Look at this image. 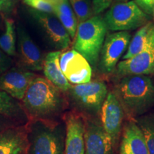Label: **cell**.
I'll use <instances>...</instances> for the list:
<instances>
[{
    "mask_svg": "<svg viewBox=\"0 0 154 154\" xmlns=\"http://www.w3.org/2000/svg\"><path fill=\"white\" fill-rule=\"evenodd\" d=\"M114 93L125 112L132 118L143 116L154 106V84L148 75L119 78Z\"/></svg>",
    "mask_w": 154,
    "mask_h": 154,
    "instance_id": "7a4b0ae2",
    "label": "cell"
},
{
    "mask_svg": "<svg viewBox=\"0 0 154 154\" xmlns=\"http://www.w3.org/2000/svg\"><path fill=\"white\" fill-rule=\"evenodd\" d=\"M99 115L101 126L111 138L113 149L116 150L118 148L122 132L124 110L114 92L110 91L108 93Z\"/></svg>",
    "mask_w": 154,
    "mask_h": 154,
    "instance_id": "ba28073f",
    "label": "cell"
},
{
    "mask_svg": "<svg viewBox=\"0 0 154 154\" xmlns=\"http://www.w3.org/2000/svg\"><path fill=\"white\" fill-rule=\"evenodd\" d=\"M27 131L28 154H64L65 126L54 120H34Z\"/></svg>",
    "mask_w": 154,
    "mask_h": 154,
    "instance_id": "3957f363",
    "label": "cell"
},
{
    "mask_svg": "<svg viewBox=\"0 0 154 154\" xmlns=\"http://www.w3.org/2000/svg\"><path fill=\"white\" fill-rule=\"evenodd\" d=\"M130 0H112V3H123L129 2Z\"/></svg>",
    "mask_w": 154,
    "mask_h": 154,
    "instance_id": "4dcf8cb0",
    "label": "cell"
},
{
    "mask_svg": "<svg viewBox=\"0 0 154 154\" xmlns=\"http://www.w3.org/2000/svg\"><path fill=\"white\" fill-rule=\"evenodd\" d=\"M116 73L119 78L128 75L154 74V34L141 52L119 62Z\"/></svg>",
    "mask_w": 154,
    "mask_h": 154,
    "instance_id": "30bf717a",
    "label": "cell"
},
{
    "mask_svg": "<svg viewBox=\"0 0 154 154\" xmlns=\"http://www.w3.org/2000/svg\"><path fill=\"white\" fill-rule=\"evenodd\" d=\"M12 123L10 119L0 113V133L12 127Z\"/></svg>",
    "mask_w": 154,
    "mask_h": 154,
    "instance_id": "f546056e",
    "label": "cell"
},
{
    "mask_svg": "<svg viewBox=\"0 0 154 154\" xmlns=\"http://www.w3.org/2000/svg\"><path fill=\"white\" fill-rule=\"evenodd\" d=\"M0 113L11 120L21 122H24L27 117L24 108L17 100L2 91H0Z\"/></svg>",
    "mask_w": 154,
    "mask_h": 154,
    "instance_id": "44dd1931",
    "label": "cell"
},
{
    "mask_svg": "<svg viewBox=\"0 0 154 154\" xmlns=\"http://www.w3.org/2000/svg\"><path fill=\"white\" fill-rule=\"evenodd\" d=\"M154 34V24L149 22L140 27L131 39L125 54L123 56V60L129 59L141 52L146 47L152 36Z\"/></svg>",
    "mask_w": 154,
    "mask_h": 154,
    "instance_id": "ffe728a7",
    "label": "cell"
},
{
    "mask_svg": "<svg viewBox=\"0 0 154 154\" xmlns=\"http://www.w3.org/2000/svg\"><path fill=\"white\" fill-rule=\"evenodd\" d=\"M60 51H52L46 56L44 60L43 71L45 78L62 92L68 91L71 84L63 75L59 65Z\"/></svg>",
    "mask_w": 154,
    "mask_h": 154,
    "instance_id": "ac0fdd59",
    "label": "cell"
},
{
    "mask_svg": "<svg viewBox=\"0 0 154 154\" xmlns=\"http://www.w3.org/2000/svg\"><path fill=\"white\" fill-rule=\"evenodd\" d=\"M68 91L79 109L90 116L99 115L109 93L106 84L101 81L71 86Z\"/></svg>",
    "mask_w": 154,
    "mask_h": 154,
    "instance_id": "8992f818",
    "label": "cell"
},
{
    "mask_svg": "<svg viewBox=\"0 0 154 154\" xmlns=\"http://www.w3.org/2000/svg\"><path fill=\"white\" fill-rule=\"evenodd\" d=\"M12 64V60L9 56L0 49V76L8 71Z\"/></svg>",
    "mask_w": 154,
    "mask_h": 154,
    "instance_id": "4316f807",
    "label": "cell"
},
{
    "mask_svg": "<svg viewBox=\"0 0 154 154\" xmlns=\"http://www.w3.org/2000/svg\"><path fill=\"white\" fill-rule=\"evenodd\" d=\"M26 116L34 120H53L62 112L66 102L62 91L47 78L36 76L22 99Z\"/></svg>",
    "mask_w": 154,
    "mask_h": 154,
    "instance_id": "6da1fadb",
    "label": "cell"
},
{
    "mask_svg": "<svg viewBox=\"0 0 154 154\" xmlns=\"http://www.w3.org/2000/svg\"><path fill=\"white\" fill-rule=\"evenodd\" d=\"M121 134L119 154H149L143 132L137 123L126 121Z\"/></svg>",
    "mask_w": 154,
    "mask_h": 154,
    "instance_id": "2e32d148",
    "label": "cell"
},
{
    "mask_svg": "<svg viewBox=\"0 0 154 154\" xmlns=\"http://www.w3.org/2000/svg\"><path fill=\"white\" fill-rule=\"evenodd\" d=\"M78 24L94 16L91 0H69Z\"/></svg>",
    "mask_w": 154,
    "mask_h": 154,
    "instance_id": "cb8c5ba5",
    "label": "cell"
},
{
    "mask_svg": "<svg viewBox=\"0 0 154 154\" xmlns=\"http://www.w3.org/2000/svg\"><path fill=\"white\" fill-rule=\"evenodd\" d=\"M130 40L131 34L128 32H115L106 36L97 66L102 73L110 74L114 72Z\"/></svg>",
    "mask_w": 154,
    "mask_h": 154,
    "instance_id": "52a82bcc",
    "label": "cell"
},
{
    "mask_svg": "<svg viewBox=\"0 0 154 154\" xmlns=\"http://www.w3.org/2000/svg\"><path fill=\"white\" fill-rule=\"evenodd\" d=\"M64 121L66 128L64 154H86L85 119L80 113L71 111L65 115Z\"/></svg>",
    "mask_w": 154,
    "mask_h": 154,
    "instance_id": "7c38bea8",
    "label": "cell"
},
{
    "mask_svg": "<svg viewBox=\"0 0 154 154\" xmlns=\"http://www.w3.org/2000/svg\"><path fill=\"white\" fill-rule=\"evenodd\" d=\"M94 15H99L109 8L112 0H91Z\"/></svg>",
    "mask_w": 154,
    "mask_h": 154,
    "instance_id": "484cf974",
    "label": "cell"
},
{
    "mask_svg": "<svg viewBox=\"0 0 154 154\" xmlns=\"http://www.w3.org/2000/svg\"><path fill=\"white\" fill-rule=\"evenodd\" d=\"M26 5L34 10L54 14V9L47 0H24Z\"/></svg>",
    "mask_w": 154,
    "mask_h": 154,
    "instance_id": "d4e9b609",
    "label": "cell"
},
{
    "mask_svg": "<svg viewBox=\"0 0 154 154\" xmlns=\"http://www.w3.org/2000/svg\"><path fill=\"white\" fill-rule=\"evenodd\" d=\"M108 29L127 32L141 27L149 22V15L140 9L134 1L113 3L103 17Z\"/></svg>",
    "mask_w": 154,
    "mask_h": 154,
    "instance_id": "5b68a950",
    "label": "cell"
},
{
    "mask_svg": "<svg viewBox=\"0 0 154 154\" xmlns=\"http://www.w3.org/2000/svg\"><path fill=\"white\" fill-rule=\"evenodd\" d=\"M17 0H0V11L5 14H9L16 7Z\"/></svg>",
    "mask_w": 154,
    "mask_h": 154,
    "instance_id": "f1b7e54d",
    "label": "cell"
},
{
    "mask_svg": "<svg viewBox=\"0 0 154 154\" xmlns=\"http://www.w3.org/2000/svg\"><path fill=\"white\" fill-rule=\"evenodd\" d=\"M59 65L67 81L73 84H85L91 81V65L85 58L74 49L61 54Z\"/></svg>",
    "mask_w": 154,
    "mask_h": 154,
    "instance_id": "9c48e42d",
    "label": "cell"
},
{
    "mask_svg": "<svg viewBox=\"0 0 154 154\" xmlns=\"http://www.w3.org/2000/svg\"><path fill=\"white\" fill-rule=\"evenodd\" d=\"M5 31L0 36V49L9 57H14L17 54L16 31L14 21L5 19Z\"/></svg>",
    "mask_w": 154,
    "mask_h": 154,
    "instance_id": "7402d4cb",
    "label": "cell"
},
{
    "mask_svg": "<svg viewBox=\"0 0 154 154\" xmlns=\"http://www.w3.org/2000/svg\"><path fill=\"white\" fill-rule=\"evenodd\" d=\"M27 131L11 127L0 133V154H26L28 150Z\"/></svg>",
    "mask_w": 154,
    "mask_h": 154,
    "instance_id": "e0dca14e",
    "label": "cell"
},
{
    "mask_svg": "<svg viewBox=\"0 0 154 154\" xmlns=\"http://www.w3.org/2000/svg\"><path fill=\"white\" fill-rule=\"evenodd\" d=\"M137 124L143 132L149 154H154V116H141Z\"/></svg>",
    "mask_w": 154,
    "mask_h": 154,
    "instance_id": "603a6c76",
    "label": "cell"
},
{
    "mask_svg": "<svg viewBox=\"0 0 154 154\" xmlns=\"http://www.w3.org/2000/svg\"><path fill=\"white\" fill-rule=\"evenodd\" d=\"M36 76L29 71L9 69L0 76V91L17 100L22 101L31 82Z\"/></svg>",
    "mask_w": 154,
    "mask_h": 154,
    "instance_id": "5bb4252c",
    "label": "cell"
},
{
    "mask_svg": "<svg viewBox=\"0 0 154 154\" xmlns=\"http://www.w3.org/2000/svg\"><path fill=\"white\" fill-rule=\"evenodd\" d=\"M107 29L103 17L99 15H94L77 26L74 49L85 58L94 69L98 66Z\"/></svg>",
    "mask_w": 154,
    "mask_h": 154,
    "instance_id": "277c9868",
    "label": "cell"
},
{
    "mask_svg": "<svg viewBox=\"0 0 154 154\" xmlns=\"http://www.w3.org/2000/svg\"><path fill=\"white\" fill-rule=\"evenodd\" d=\"M138 7L148 15H152L154 9V0H134Z\"/></svg>",
    "mask_w": 154,
    "mask_h": 154,
    "instance_id": "83f0119b",
    "label": "cell"
},
{
    "mask_svg": "<svg viewBox=\"0 0 154 154\" xmlns=\"http://www.w3.org/2000/svg\"><path fill=\"white\" fill-rule=\"evenodd\" d=\"M54 9V14L60 21L72 38H74L78 22L69 0H47Z\"/></svg>",
    "mask_w": 154,
    "mask_h": 154,
    "instance_id": "d6986e66",
    "label": "cell"
},
{
    "mask_svg": "<svg viewBox=\"0 0 154 154\" xmlns=\"http://www.w3.org/2000/svg\"><path fill=\"white\" fill-rule=\"evenodd\" d=\"M18 30V47L21 62L26 69L34 72L43 70L44 59L41 51L22 27Z\"/></svg>",
    "mask_w": 154,
    "mask_h": 154,
    "instance_id": "9a60e30c",
    "label": "cell"
},
{
    "mask_svg": "<svg viewBox=\"0 0 154 154\" xmlns=\"http://www.w3.org/2000/svg\"><path fill=\"white\" fill-rule=\"evenodd\" d=\"M31 13L57 49L61 50L69 47L71 43L70 36L54 14L32 9H31Z\"/></svg>",
    "mask_w": 154,
    "mask_h": 154,
    "instance_id": "4fadbf2b",
    "label": "cell"
},
{
    "mask_svg": "<svg viewBox=\"0 0 154 154\" xmlns=\"http://www.w3.org/2000/svg\"><path fill=\"white\" fill-rule=\"evenodd\" d=\"M153 16H154V9H153Z\"/></svg>",
    "mask_w": 154,
    "mask_h": 154,
    "instance_id": "1f68e13d",
    "label": "cell"
},
{
    "mask_svg": "<svg viewBox=\"0 0 154 154\" xmlns=\"http://www.w3.org/2000/svg\"><path fill=\"white\" fill-rule=\"evenodd\" d=\"M86 154H113L111 138L102 127L101 122L91 117L85 119L84 131Z\"/></svg>",
    "mask_w": 154,
    "mask_h": 154,
    "instance_id": "8fae6325",
    "label": "cell"
}]
</instances>
